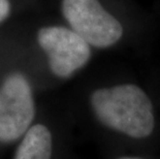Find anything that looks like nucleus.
<instances>
[{"label": "nucleus", "mask_w": 160, "mask_h": 159, "mask_svg": "<svg viewBox=\"0 0 160 159\" xmlns=\"http://www.w3.org/2000/svg\"><path fill=\"white\" fill-rule=\"evenodd\" d=\"M91 106L97 119L118 132L146 138L154 131L153 104L144 90L135 85L124 84L94 91Z\"/></svg>", "instance_id": "obj_1"}, {"label": "nucleus", "mask_w": 160, "mask_h": 159, "mask_svg": "<svg viewBox=\"0 0 160 159\" xmlns=\"http://www.w3.org/2000/svg\"><path fill=\"white\" fill-rule=\"evenodd\" d=\"M62 12L78 35L88 45L108 48L123 34V27L98 0H63Z\"/></svg>", "instance_id": "obj_2"}, {"label": "nucleus", "mask_w": 160, "mask_h": 159, "mask_svg": "<svg viewBox=\"0 0 160 159\" xmlns=\"http://www.w3.org/2000/svg\"><path fill=\"white\" fill-rule=\"evenodd\" d=\"M34 118V101L28 81L12 73L0 88V141L18 140L30 128Z\"/></svg>", "instance_id": "obj_3"}, {"label": "nucleus", "mask_w": 160, "mask_h": 159, "mask_svg": "<svg viewBox=\"0 0 160 159\" xmlns=\"http://www.w3.org/2000/svg\"><path fill=\"white\" fill-rule=\"evenodd\" d=\"M37 39L49 57L51 70L57 77L71 76L91 57L90 46L74 31L64 27H43Z\"/></svg>", "instance_id": "obj_4"}, {"label": "nucleus", "mask_w": 160, "mask_h": 159, "mask_svg": "<svg viewBox=\"0 0 160 159\" xmlns=\"http://www.w3.org/2000/svg\"><path fill=\"white\" fill-rule=\"evenodd\" d=\"M52 135L42 124H36L26 131L17 150L15 159H51Z\"/></svg>", "instance_id": "obj_5"}, {"label": "nucleus", "mask_w": 160, "mask_h": 159, "mask_svg": "<svg viewBox=\"0 0 160 159\" xmlns=\"http://www.w3.org/2000/svg\"><path fill=\"white\" fill-rule=\"evenodd\" d=\"M11 12V4L8 0H0V22L5 20Z\"/></svg>", "instance_id": "obj_6"}, {"label": "nucleus", "mask_w": 160, "mask_h": 159, "mask_svg": "<svg viewBox=\"0 0 160 159\" xmlns=\"http://www.w3.org/2000/svg\"><path fill=\"white\" fill-rule=\"evenodd\" d=\"M118 159H144V158H141V157H132V156H125V157H120Z\"/></svg>", "instance_id": "obj_7"}]
</instances>
